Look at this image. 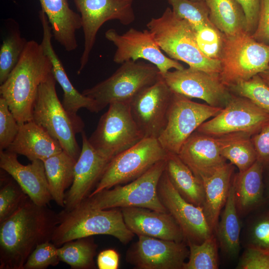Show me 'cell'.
Returning a JSON list of instances; mask_svg holds the SVG:
<instances>
[{"label": "cell", "mask_w": 269, "mask_h": 269, "mask_svg": "<svg viewBox=\"0 0 269 269\" xmlns=\"http://www.w3.org/2000/svg\"><path fill=\"white\" fill-rule=\"evenodd\" d=\"M6 29L0 49V84H2L16 66L27 41L21 35L18 23L11 18L5 21Z\"/></svg>", "instance_id": "obj_32"}, {"label": "cell", "mask_w": 269, "mask_h": 269, "mask_svg": "<svg viewBox=\"0 0 269 269\" xmlns=\"http://www.w3.org/2000/svg\"><path fill=\"white\" fill-rule=\"evenodd\" d=\"M105 35L117 48L113 57L115 63L122 64L130 60L144 59L155 65L161 75L171 69L184 68L177 61L162 52L149 30L139 31L131 28L123 34H120L115 29L111 28L105 32Z\"/></svg>", "instance_id": "obj_14"}, {"label": "cell", "mask_w": 269, "mask_h": 269, "mask_svg": "<svg viewBox=\"0 0 269 269\" xmlns=\"http://www.w3.org/2000/svg\"><path fill=\"white\" fill-rule=\"evenodd\" d=\"M157 193L161 202L182 230L186 243L200 244L214 233L203 208L188 202L181 196L165 170L158 182Z\"/></svg>", "instance_id": "obj_17"}, {"label": "cell", "mask_w": 269, "mask_h": 269, "mask_svg": "<svg viewBox=\"0 0 269 269\" xmlns=\"http://www.w3.org/2000/svg\"><path fill=\"white\" fill-rule=\"evenodd\" d=\"M251 139L257 152V160L264 167L269 166V122L252 135Z\"/></svg>", "instance_id": "obj_44"}, {"label": "cell", "mask_w": 269, "mask_h": 269, "mask_svg": "<svg viewBox=\"0 0 269 269\" xmlns=\"http://www.w3.org/2000/svg\"><path fill=\"white\" fill-rule=\"evenodd\" d=\"M121 209L127 226L134 234L185 242L182 230L168 212L135 207Z\"/></svg>", "instance_id": "obj_22"}, {"label": "cell", "mask_w": 269, "mask_h": 269, "mask_svg": "<svg viewBox=\"0 0 269 269\" xmlns=\"http://www.w3.org/2000/svg\"><path fill=\"white\" fill-rule=\"evenodd\" d=\"M52 72V66L40 43L28 41L15 67L0 86V96L19 125L32 120L38 88Z\"/></svg>", "instance_id": "obj_2"}, {"label": "cell", "mask_w": 269, "mask_h": 269, "mask_svg": "<svg viewBox=\"0 0 269 269\" xmlns=\"http://www.w3.org/2000/svg\"><path fill=\"white\" fill-rule=\"evenodd\" d=\"M247 246L269 254V210L261 214L251 225Z\"/></svg>", "instance_id": "obj_42"}, {"label": "cell", "mask_w": 269, "mask_h": 269, "mask_svg": "<svg viewBox=\"0 0 269 269\" xmlns=\"http://www.w3.org/2000/svg\"><path fill=\"white\" fill-rule=\"evenodd\" d=\"M161 77L153 64L130 60L122 63L110 77L82 93L94 100L100 111L113 103H130Z\"/></svg>", "instance_id": "obj_7"}, {"label": "cell", "mask_w": 269, "mask_h": 269, "mask_svg": "<svg viewBox=\"0 0 269 269\" xmlns=\"http://www.w3.org/2000/svg\"><path fill=\"white\" fill-rule=\"evenodd\" d=\"M234 167L226 163L210 176L202 179L205 192L202 207L207 222L215 233L221 210L226 202Z\"/></svg>", "instance_id": "obj_26"}, {"label": "cell", "mask_w": 269, "mask_h": 269, "mask_svg": "<svg viewBox=\"0 0 269 269\" xmlns=\"http://www.w3.org/2000/svg\"><path fill=\"white\" fill-rule=\"evenodd\" d=\"M222 109L192 101L173 92L166 125L157 139L166 151L177 154L185 141L198 127Z\"/></svg>", "instance_id": "obj_11"}, {"label": "cell", "mask_w": 269, "mask_h": 269, "mask_svg": "<svg viewBox=\"0 0 269 269\" xmlns=\"http://www.w3.org/2000/svg\"><path fill=\"white\" fill-rule=\"evenodd\" d=\"M222 154L226 160L235 165L239 172L246 170L257 160V152L249 135L238 138L226 146Z\"/></svg>", "instance_id": "obj_36"}, {"label": "cell", "mask_w": 269, "mask_h": 269, "mask_svg": "<svg viewBox=\"0 0 269 269\" xmlns=\"http://www.w3.org/2000/svg\"><path fill=\"white\" fill-rule=\"evenodd\" d=\"M241 6L246 19L247 31L252 34L258 23L261 0H236Z\"/></svg>", "instance_id": "obj_46"}, {"label": "cell", "mask_w": 269, "mask_h": 269, "mask_svg": "<svg viewBox=\"0 0 269 269\" xmlns=\"http://www.w3.org/2000/svg\"><path fill=\"white\" fill-rule=\"evenodd\" d=\"M59 223L51 242L57 247L67 242L98 235L112 236L123 244L134 234L127 226L121 208L94 209L78 207L58 213Z\"/></svg>", "instance_id": "obj_4"}, {"label": "cell", "mask_w": 269, "mask_h": 269, "mask_svg": "<svg viewBox=\"0 0 269 269\" xmlns=\"http://www.w3.org/2000/svg\"><path fill=\"white\" fill-rule=\"evenodd\" d=\"M173 94L161 77L130 103L132 116L143 138L157 139L163 130Z\"/></svg>", "instance_id": "obj_18"}, {"label": "cell", "mask_w": 269, "mask_h": 269, "mask_svg": "<svg viewBox=\"0 0 269 269\" xmlns=\"http://www.w3.org/2000/svg\"><path fill=\"white\" fill-rule=\"evenodd\" d=\"M194 31L201 52L209 58L220 60L224 44V34L212 23L203 25Z\"/></svg>", "instance_id": "obj_39"}, {"label": "cell", "mask_w": 269, "mask_h": 269, "mask_svg": "<svg viewBox=\"0 0 269 269\" xmlns=\"http://www.w3.org/2000/svg\"><path fill=\"white\" fill-rule=\"evenodd\" d=\"M246 135L251 136L238 133L215 136L196 131L185 141L177 154L201 180L212 175L227 163L222 154L223 149L235 140Z\"/></svg>", "instance_id": "obj_15"}, {"label": "cell", "mask_w": 269, "mask_h": 269, "mask_svg": "<svg viewBox=\"0 0 269 269\" xmlns=\"http://www.w3.org/2000/svg\"><path fill=\"white\" fill-rule=\"evenodd\" d=\"M236 95L246 98L269 114V87L259 75L241 81L229 87Z\"/></svg>", "instance_id": "obj_37"}, {"label": "cell", "mask_w": 269, "mask_h": 269, "mask_svg": "<svg viewBox=\"0 0 269 269\" xmlns=\"http://www.w3.org/2000/svg\"><path fill=\"white\" fill-rule=\"evenodd\" d=\"M58 223V214L28 198L0 223V269H23L35 248L51 241Z\"/></svg>", "instance_id": "obj_1"}, {"label": "cell", "mask_w": 269, "mask_h": 269, "mask_svg": "<svg viewBox=\"0 0 269 269\" xmlns=\"http://www.w3.org/2000/svg\"><path fill=\"white\" fill-rule=\"evenodd\" d=\"M161 76L173 92L203 100L213 107L224 108L233 95L219 75L189 67L169 71Z\"/></svg>", "instance_id": "obj_16"}, {"label": "cell", "mask_w": 269, "mask_h": 269, "mask_svg": "<svg viewBox=\"0 0 269 269\" xmlns=\"http://www.w3.org/2000/svg\"><path fill=\"white\" fill-rule=\"evenodd\" d=\"M220 216L215 233L219 246L229 257L236 258L240 250L241 224L232 183Z\"/></svg>", "instance_id": "obj_30"}, {"label": "cell", "mask_w": 269, "mask_h": 269, "mask_svg": "<svg viewBox=\"0 0 269 269\" xmlns=\"http://www.w3.org/2000/svg\"><path fill=\"white\" fill-rule=\"evenodd\" d=\"M80 13L84 36V47L77 73L87 65L94 45L98 31L110 20H118L128 25L135 19L133 8L134 0H73Z\"/></svg>", "instance_id": "obj_12"}, {"label": "cell", "mask_w": 269, "mask_h": 269, "mask_svg": "<svg viewBox=\"0 0 269 269\" xmlns=\"http://www.w3.org/2000/svg\"><path fill=\"white\" fill-rule=\"evenodd\" d=\"M97 245L92 236L79 238L66 242L57 248L60 261L73 269L95 268L94 261Z\"/></svg>", "instance_id": "obj_33"}, {"label": "cell", "mask_w": 269, "mask_h": 269, "mask_svg": "<svg viewBox=\"0 0 269 269\" xmlns=\"http://www.w3.org/2000/svg\"><path fill=\"white\" fill-rule=\"evenodd\" d=\"M52 29L53 37L67 51L75 50L76 32L82 27L79 14L72 10L67 0H39Z\"/></svg>", "instance_id": "obj_25"}, {"label": "cell", "mask_w": 269, "mask_h": 269, "mask_svg": "<svg viewBox=\"0 0 269 269\" xmlns=\"http://www.w3.org/2000/svg\"><path fill=\"white\" fill-rule=\"evenodd\" d=\"M259 75L264 82L269 87V66L266 70Z\"/></svg>", "instance_id": "obj_48"}, {"label": "cell", "mask_w": 269, "mask_h": 269, "mask_svg": "<svg viewBox=\"0 0 269 269\" xmlns=\"http://www.w3.org/2000/svg\"><path fill=\"white\" fill-rule=\"evenodd\" d=\"M269 122V114L249 99L233 95L216 116L205 121L196 131L212 136L245 133L251 136Z\"/></svg>", "instance_id": "obj_13"}, {"label": "cell", "mask_w": 269, "mask_h": 269, "mask_svg": "<svg viewBox=\"0 0 269 269\" xmlns=\"http://www.w3.org/2000/svg\"><path fill=\"white\" fill-rule=\"evenodd\" d=\"M223 83L228 88L247 81L269 66V45L260 42L246 31L233 35L224 34L220 57Z\"/></svg>", "instance_id": "obj_8"}, {"label": "cell", "mask_w": 269, "mask_h": 269, "mask_svg": "<svg viewBox=\"0 0 269 269\" xmlns=\"http://www.w3.org/2000/svg\"><path fill=\"white\" fill-rule=\"evenodd\" d=\"M212 23L225 35L247 31L244 12L236 0H206Z\"/></svg>", "instance_id": "obj_31"}, {"label": "cell", "mask_w": 269, "mask_h": 269, "mask_svg": "<svg viewBox=\"0 0 269 269\" xmlns=\"http://www.w3.org/2000/svg\"><path fill=\"white\" fill-rule=\"evenodd\" d=\"M81 134V151L75 165L72 184L65 194L63 209L65 211L77 208L89 196L110 161L92 146L84 131Z\"/></svg>", "instance_id": "obj_20"}, {"label": "cell", "mask_w": 269, "mask_h": 269, "mask_svg": "<svg viewBox=\"0 0 269 269\" xmlns=\"http://www.w3.org/2000/svg\"><path fill=\"white\" fill-rule=\"evenodd\" d=\"M193 1H206V0H191Z\"/></svg>", "instance_id": "obj_49"}, {"label": "cell", "mask_w": 269, "mask_h": 269, "mask_svg": "<svg viewBox=\"0 0 269 269\" xmlns=\"http://www.w3.org/2000/svg\"><path fill=\"white\" fill-rule=\"evenodd\" d=\"M0 167L15 180L36 204L47 206L52 200L42 160H33L25 165L19 162L17 154L3 150H0Z\"/></svg>", "instance_id": "obj_21"}, {"label": "cell", "mask_w": 269, "mask_h": 269, "mask_svg": "<svg viewBox=\"0 0 269 269\" xmlns=\"http://www.w3.org/2000/svg\"><path fill=\"white\" fill-rule=\"evenodd\" d=\"M127 251L126 260L138 269H183L189 250L185 242L144 236Z\"/></svg>", "instance_id": "obj_19"}, {"label": "cell", "mask_w": 269, "mask_h": 269, "mask_svg": "<svg viewBox=\"0 0 269 269\" xmlns=\"http://www.w3.org/2000/svg\"><path fill=\"white\" fill-rule=\"evenodd\" d=\"M43 35L40 43L45 54L49 58L52 66V73L63 91L62 104L66 110L73 116H77L81 108L87 109L91 112L98 113L99 110L96 102L80 93L71 83L63 66L56 54L52 44V29L48 18L42 10L39 12Z\"/></svg>", "instance_id": "obj_23"}, {"label": "cell", "mask_w": 269, "mask_h": 269, "mask_svg": "<svg viewBox=\"0 0 269 269\" xmlns=\"http://www.w3.org/2000/svg\"><path fill=\"white\" fill-rule=\"evenodd\" d=\"M165 170L171 183L188 202L202 208L205 192L202 181L197 178L178 156L168 153Z\"/></svg>", "instance_id": "obj_28"}, {"label": "cell", "mask_w": 269, "mask_h": 269, "mask_svg": "<svg viewBox=\"0 0 269 269\" xmlns=\"http://www.w3.org/2000/svg\"><path fill=\"white\" fill-rule=\"evenodd\" d=\"M252 36L258 41L269 45V0H261L258 23Z\"/></svg>", "instance_id": "obj_45"}, {"label": "cell", "mask_w": 269, "mask_h": 269, "mask_svg": "<svg viewBox=\"0 0 269 269\" xmlns=\"http://www.w3.org/2000/svg\"><path fill=\"white\" fill-rule=\"evenodd\" d=\"M57 248L51 241L38 245L27 258L23 269H44L57 265L60 261Z\"/></svg>", "instance_id": "obj_40"}, {"label": "cell", "mask_w": 269, "mask_h": 269, "mask_svg": "<svg viewBox=\"0 0 269 269\" xmlns=\"http://www.w3.org/2000/svg\"><path fill=\"white\" fill-rule=\"evenodd\" d=\"M178 18L188 22L194 30L211 24L209 10L206 1L191 0H166Z\"/></svg>", "instance_id": "obj_35"}, {"label": "cell", "mask_w": 269, "mask_h": 269, "mask_svg": "<svg viewBox=\"0 0 269 269\" xmlns=\"http://www.w3.org/2000/svg\"><path fill=\"white\" fill-rule=\"evenodd\" d=\"M6 150L25 156L31 161H43L63 150L59 142L33 120L19 125L15 138Z\"/></svg>", "instance_id": "obj_24"}, {"label": "cell", "mask_w": 269, "mask_h": 269, "mask_svg": "<svg viewBox=\"0 0 269 269\" xmlns=\"http://www.w3.org/2000/svg\"><path fill=\"white\" fill-rule=\"evenodd\" d=\"M52 72L40 85L32 109V120L61 144L63 150L77 160L81 151L76 134L85 127L78 115L64 107L57 95Z\"/></svg>", "instance_id": "obj_5"}, {"label": "cell", "mask_w": 269, "mask_h": 269, "mask_svg": "<svg viewBox=\"0 0 269 269\" xmlns=\"http://www.w3.org/2000/svg\"><path fill=\"white\" fill-rule=\"evenodd\" d=\"M189 247L188 260L183 269H217L219 268L218 242L213 233L200 244L186 243Z\"/></svg>", "instance_id": "obj_34"}, {"label": "cell", "mask_w": 269, "mask_h": 269, "mask_svg": "<svg viewBox=\"0 0 269 269\" xmlns=\"http://www.w3.org/2000/svg\"><path fill=\"white\" fill-rule=\"evenodd\" d=\"M120 255L114 249L105 250L99 253L97 265L99 269H117L119 266Z\"/></svg>", "instance_id": "obj_47"}, {"label": "cell", "mask_w": 269, "mask_h": 269, "mask_svg": "<svg viewBox=\"0 0 269 269\" xmlns=\"http://www.w3.org/2000/svg\"><path fill=\"white\" fill-rule=\"evenodd\" d=\"M29 197L11 177L0 178V223L14 213Z\"/></svg>", "instance_id": "obj_38"}, {"label": "cell", "mask_w": 269, "mask_h": 269, "mask_svg": "<svg viewBox=\"0 0 269 269\" xmlns=\"http://www.w3.org/2000/svg\"><path fill=\"white\" fill-rule=\"evenodd\" d=\"M143 138L132 116L130 103L115 102L109 105L88 140L100 154L111 160Z\"/></svg>", "instance_id": "obj_10"}, {"label": "cell", "mask_w": 269, "mask_h": 269, "mask_svg": "<svg viewBox=\"0 0 269 269\" xmlns=\"http://www.w3.org/2000/svg\"><path fill=\"white\" fill-rule=\"evenodd\" d=\"M165 168V159L132 181L88 196L78 207L94 209L135 207L168 212L157 193L158 182Z\"/></svg>", "instance_id": "obj_6"}, {"label": "cell", "mask_w": 269, "mask_h": 269, "mask_svg": "<svg viewBox=\"0 0 269 269\" xmlns=\"http://www.w3.org/2000/svg\"><path fill=\"white\" fill-rule=\"evenodd\" d=\"M236 269H269V254L247 246Z\"/></svg>", "instance_id": "obj_43"}, {"label": "cell", "mask_w": 269, "mask_h": 269, "mask_svg": "<svg viewBox=\"0 0 269 269\" xmlns=\"http://www.w3.org/2000/svg\"><path fill=\"white\" fill-rule=\"evenodd\" d=\"M146 26L169 58L184 62L193 69L220 74L221 61L209 58L201 52L191 25L177 17L170 8L167 7L160 17L151 18Z\"/></svg>", "instance_id": "obj_3"}, {"label": "cell", "mask_w": 269, "mask_h": 269, "mask_svg": "<svg viewBox=\"0 0 269 269\" xmlns=\"http://www.w3.org/2000/svg\"><path fill=\"white\" fill-rule=\"evenodd\" d=\"M19 128L5 99L0 97V150H6L15 138Z\"/></svg>", "instance_id": "obj_41"}, {"label": "cell", "mask_w": 269, "mask_h": 269, "mask_svg": "<svg viewBox=\"0 0 269 269\" xmlns=\"http://www.w3.org/2000/svg\"><path fill=\"white\" fill-rule=\"evenodd\" d=\"M264 166L257 160L249 168L239 172L232 183L239 214H244L259 206L263 201Z\"/></svg>", "instance_id": "obj_27"}, {"label": "cell", "mask_w": 269, "mask_h": 269, "mask_svg": "<svg viewBox=\"0 0 269 269\" xmlns=\"http://www.w3.org/2000/svg\"><path fill=\"white\" fill-rule=\"evenodd\" d=\"M168 153L157 138H143L110 160L100 180L89 196L132 181L158 162L166 159Z\"/></svg>", "instance_id": "obj_9"}, {"label": "cell", "mask_w": 269, "mask_h": 269, "mask_svg": "<svg viewBox=\"0 0 269 269\" xmlns=\"http://www.w3.org/2000/svg\"><path fill=\"white\" fill-rule=\"evenodd\" d=\"M76 161L63 150L43 161L52 200L63 208L65 191L72 184Z\"/></svg>", "instance_id": "obj_29"}]
</instances>
